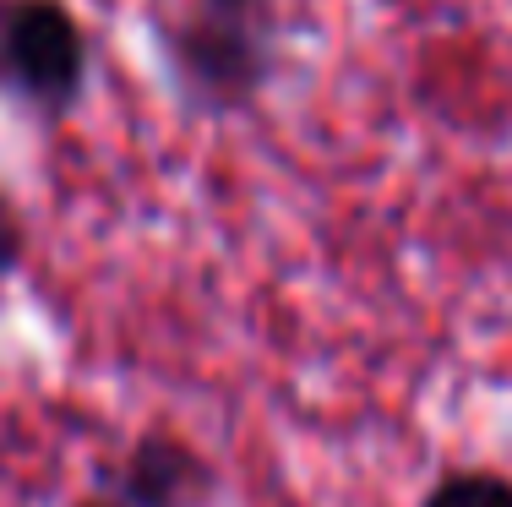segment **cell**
<instances>
[{
	"instance_id": "obj_1",
	"label": "cell",
	"mask_w": 512,
	"mask_h": 507,
	"mask_svg": "<svg viewBox=\"0 0 512 507\" xmlns=\"http://www.w3.org/2000/svg\"><path fill=\"white\" fill-rule=\"evenodd\" d=\"M88 77V44L60 0H0V82L33 110H71Z\"/></svg>"
},
{
	"instance_id": "obj_2",
	"label": "cell",
	"mask_w": 512,
	"mask_h": 507,
	"mask_svg": "<svg viewBox=\"0 0 512 507\" xmlns=\"http://www.w3.org/2000/svg\"><path fill=\"white\" fill-rule=\"evenodd\" d=\"M175 71L186 93L207 110H235L262 88L267 50L251 28V11H218L207 6L197 22L175 33Z\"/></svg>"
},
{
	"instance_id": "obj_3",
	"label": "cell",
	"mask_w": 512,
	"mask_h": 507,
	"mask_svg": "<svg viewBox=\"0 0 512 507\" xmlns=\"http://www.w3.org/2000/svg\"><path fill=\"white\" fill-rule=\"evenodd\" d=\"M202 491H207L202 458L164 437L137 442L126 469H120V502L126 507H197Z\"/></svg>"
},
{
	"instance_id": "obj_4",
	"label": "cell",
	"mask_w": 512,
	"mask_h": 507,
	"mask_svg": "<svg viewBox=\"0 0 512 507\" xmlns=\"http://www.w3.org/2000/svg\"><path fill=\"white\" fill-rule=\"evenodd\" d=\"M425 507H512V480H502V475H453L425 497Z\"/></svg>"
},
{
	"instance_id": "obj_5",
	"label": "cell",
	"mask_w": 512,
	"mask_h": 507,
	"mask_svg": "<svg viewBox=\"0 0 512 507\" xmlns=\"http://www.w3.org/2000/svg\"><path fill=\"white\" fill-rule=\"evenodd\" d=\"M17 262V224H11V213H6V202H0V273Z\"/></svg>"
},
{
	"instance_id": "obj_6",
	"label": "cell",
	"mask_w": 512,
	"mask_h": 507,
	"mask_svg": "<svg viewBox=\"0 0 512 507\" xmlns=\"http://www.w3.org/2000/svg\"><path fill=\"white\" fill-rule=\"evenodd\" d=\"M202 6H218V11H256L262 0H202Z\"/></svg>"
}]
</instances>
